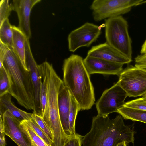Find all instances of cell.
Instances as JSON below:
<instances>
[{
    "instance_id": "obj_1",
    "label": "cell",
    "mask_w": 146,
    "mask_h": 146,
    "mask_svg": "<svg viewBox=\"0 0 146 146\" xmlns=\"http://www.w3.org/2000/svg\"><path fill=\"white\" fill-rule=\"evenodd\" d=\"M133 124L125 125L120 115L111 119L108 115L93 117L90 131L82 139V146H116L125 142L134 143Z\"/></svg>"
},
{
    "instance_id": "obj_2",
    "label": "cell",
    "mask_w": 146,
    "mask_h": 146,
    "mask_svg": "<svg viewBox=\"0 0 146 146\" xmlns=\"http://www.w3.org/2000/svg\"><path fill=\"white\" fill-rule=\"evenodd\" d=\"M63 81L81 110L90 109L95 103L94 88L90 74L80 56L72 54L63 62Z\"/></svg>"
},
{
    "instance_id": "obj_3",
    "label": "cell",
    "mask_w": 146,
    "mask_h": 146,
    "mask_svg": "<svg viewBox=\"0 0 146 146\" xmlns=\"http://www.w3.org/2000/svg\"><path fill=\"white\" fill-rule=\"evenodd\" d=\"M4 56V65L9 75L10 87L9 94L27 110H35L34 90L29 71L24 68L12 48L0 42Z\"/></svg>"
},
{
    "instance_id": "obj_4",
    "label": "cell",
    "mask_w": 146,
    "mask_h": 146,
    "mask_svg": "<svg viewBox=\"0 0 146 146\" xmlns=\"http://www.w3.org/2000/svg\"><path fill=\"white\" fill-rule=\"evenodd\" d=\"M106 42L115 49L132 59V41L127 21L121 16L105 19Z\"/></svg>"
},
{
    "instance_id": "obj_5",
    "label": "cell",
    "mask_w": 146,
    "mask_h": 146,
    "mask_svg": "<svg viewBox=\"0 0 146 146\" xmlns=\"http://www.w3.org/2000/svg\"><path fill=\"white\" fill-rule=\"evenodd\" d=\"M143 0H95L90 6L94 20L99 21L126 14L133 7L144 3Z\"/></svg>"
},
{
    "instance_id": "obj_6",
    "label": "cell",
    "mask_w": 146,
    "mask_h": 146,
    "mask_svg": "<svg viewBox=\"0 0 146 146\" xmlns=\"http://www.w3.org/2000/svg\"><path fill=\"white\" fill-rule=\"evenodd\" d=\"M119 76L117 82L128 96L136 97L146 93V71L135 66L129 65Z\"/></svg>"
},
{
    "instance_id": "obj_7",
    "label": "cell",
    "mask_w": 146,
    "mask_h": 146,
    "mask_svg": "<svg viewBox=\"0 0 146 146\" xmlns=\"http://www.w3.org/2000/svg\"><path fill=\"white\" fill-rule=\"evenodd\" d=\"M128 96L126 92L117 82L109 89L105 90L96 104L98 115L107 116L117 112L122 107Z\"/></svg>"
},
{
    "instance_id": "obj_8",
    "label": "cell",
    "mask_w": 146,
    "mask_h": 146,
    "mask_svg": "<svg viewBox=\"0 0 146 146\" xmlns=\"http://www.w3.org/2000/svg\"><path fill=\"white\" fill-rule=\"evenodd\" d=\"M101 29V26L87 22L71 31L68 37L69 51L74 52L80 47L89 46L99 37Z\"/></svg>"
},
{
    "instance_id": "obj_9",
    "label": "cell",
    "mask_w": 146,
    "mask_h": 146,
    "mask_svg": "<svg viewBox=\"0 0 146 146\" xmlns=\"http://www.w3.org/2000/svg\"><path fill=\"white\" fill-rule=\"evenodd\" d=\"M26 61L29 71L35 96V108L33 113L42 116L40 110V90L41 80L38 65L31 51L29 40L26 38L25 44Z\"/></svg>"
},
{
    "instance_id": "obj_10",
    "label": "cell",
    "mask_w": 146,
    "mask_h": 146,
    "mask_svg": "<svg viewBox=\"0 0 146 146\" xmlns=\"http://www.w3.org/2000/svg\"><path fill=\"white\" fill-rule=\"evenodd\" d=\"M0 118L2 119L5 135L10 137L18 146H32L29 136L20 126L21 122L7 111Z\"/></svg>"
},
{
    "instance_id": "obj_11",
    "label": "cell",
    "mask_w": 146,
    "mask_h": 146,
    "mask_svg": "<svg viewBox=\"0 0 146 146\" xmlns=\"http://www.w3.org/2000/svg\"><path fill=\"white\" fill-rule=\"evenodd\" d=\"M40 0H13L12 3L13 10L17 15L18 27L26 38L29 39L31 36L30 26V15L33 7Z\"/></svg>"
},
{
    "instance_id": "obj_12",
    "label": "cell",
    "mask_w": 146,
    "mask_h": 146,
    "mask_svg": "<svg viewBox=\"0 0 146 146\" xmlns=\"http://www.w3.org/2000/svg\"><path fill=\"white\" fill-rule=\"evenodd\" d=\"M84 62L90 75L97 73L119 76L123 70V64L87 56L84 59Z\"/></svg>"
},
{
    "instance_id": "obj_13",
    "label": "cell",
    "mask_w": 146,
    "mask_h": 146,
    "mask_svg": "<svg viewBox=\"0 0 146 146\" xmlns=\"http://www.w3.org/2000/svg\"><path fill=\"white\" fill-rule=\"evenodd\" d=\"M87 56L122 64H128L130 58L123 54L105 42L92 46L88 51Z\"/></svg>"
},
{
    "instance_id": "obj_14",
    "label": "cell",
    "mask_w": 146,
    "mask_h": 146,
    "mask_svg": "<svg viewBox=\"0 0 146 146\" xmlns=\"http://www.w3.org/2000/svg\"><path fill=\"white\" fill-rule=\"evenodd\" d=\"M70 93L63 83L60 88L58 95L59 115L64 130L69 138L72 137L70 132L69 124Z\"/></svg>"
},
{
    "instance_id": "obj_15",
    "label": "cell",
    "mask_w": 146,
    "mask_h": 146,
    "mask_svg": "<svg viewBox=\"0 0 146 146\" xmlns=\"http://www.w3.org/2000/svg\"><path fill=\"white\" fill-rule=\"evenodd\" d=\"M11 96L7 93L0 97V118L7 111L21 122L32 118V113L23 111L13 104L11 101Z\"/></svg>"
},
{
    "instance_id": "obj_16",
    "label": "cell",
    "mask_w": 146,
    "mask_h": 146,
    "mask_svg": "<svg viewBox=\"0 0 146 146\" xmlns=\"http://www.w3.org/2000/svg\"><path fill=\"white\" fill-rule=\"evenodd\" d=\"M13 38L12 48L25 70L29 71L26 64L25 44L26 38L24 34L19 28L12 26Z\"/></svg>"
},
{
    "instance_id": "obj_17",
    "label": "cell",
    "mask_w": 146,
    "mask_h": 146,
    "mask_svg": "<svg viewBox=\"0 0 146 146\" xmlns=\"http://www.w3.org/2000/svg\"><path fill=\"white\" fill-rule=\"evenodd\" d=\"M125 119L146 123V111L133 109L122 106L117 112Z\"/></svg>"
},
{
    "instance_id": "obj_18",
    "label": "cell",
    "mask_w": 146,
    "mask_h": 146,
    "mask_svg": "<svg viewBox=\"0 0 146 146\" xmlns=\"http://www.w3.org/2000/svg\"><path fill=\"white\" fill-rule=\"evenodd\" d=\"M12 27L8 18L0 24V42L11 48L13 38Z\"/></svg>"
},
{
    "instance_id": "obj_19",
    "label": "cell",
    "mask_w": 146,
    "mask_h": 146,
    "mask_svg": "<svg viewBox=\"0 0 146 146\" xmlns=\"http://www.w3.org/2000/svg\"><path fill=\"white\" fill-rule=\"evenodd\" d=\"M80 110L78 103L71 94L69 124L70 132L72 137L76 136V134L75 130V121L78 113Z\"/></svg>"
},
{
    "instance_id": "obj_20",
    "label": "cell",
    "mask_w": 146,
    "mask_h": 146,
    "mask_svg": "<svg viewBox=\"0 0 146 146\" xmlns=\"http://www.w3.org/2000/svg\"><path fill=\"white\" fill-rule=\"evenodd\" d=\"M20 125L29 136L32 146H50L37 134L26 120L21 122Z\"/></svg>"
},
{
    "instance_id": "obj_21",
    "label": "cell",
    "mask_w": 146,
    "mask_h": 146,
    "mask_svg": "<svg viewBox=\"0 0 146 146\" xmlns=\"http://www.w3.org/2000/svg\"><path fill=\"white\" fill-rule=\"evenodd\" d=\"M10 87L9 75L4 65L0 68V97L9 93Z\"/></svg>"
},
{
    "instance_id": "obj_22",
    "label": "cell",
    "mask_w": 146,
    "mask_h": 146,
    "mask_svg": "<svg viewBox=\"0 0 146 146\" xmlns=\"http://www.w3.org/2000/svg\"><path fill=\"white\" fill-rule=\"evenodd\" d=\"M26 121L39 136L49 145L52 146L53 144L52 141L32 118Z\"/></svg>"
},
{
    "instance_id": "obj_23",
    "label": "cell",
    "mask_w": 146,
    "mask_h": 146,
    "mask_svg": "<svg viewBox=\"0 0 146 146\" xmlns=\"http://www.w3.org/2000/svg\"><path fill=\"white\" fill-rule=\"evenodd\" d=\"M13 10L12 4H9L8 0H1L0 2V24L8 18Z\"/></svg>"
},
{
    "instance_id": "obj_24",
    "label": "cell",
    "mask_w": 146,
    "mask_h": 146,
    "mask_svg": "<svg viewBox=\"0 0 146 146\" xmlns=\"http://www.w3.org/2000/svg\"><path fill=\"white\" fill-rule=\"evenodd\" d=\"M123 106L133 109L146 111V101L142 97L125 102Z\"/></svg>"
},
{
    "instance_id": "obj_25",
    "label": "cell",
    "mask_w": 146,
    "mask_h": 146,
    "mask_svg": "<svg viewBox=\"0 0 146 146\" xmlns=\"http://www.w3.org/2000/svg\"><path fill=\"white\" fill-rule=\"evenodd\" d=\"M32 118L37 123L53 143L54 139L52 132L42 117L32 113Z\"/></svg>"
},
{
    "instance_id": "obj_26",
    "label": "cell",
    "mask_w": 146,
    "mask_h": 146,
    "mask_svg": "<svg viewBox=\"0 0 146 146\" xmlns=\"http://www.w3.org/2000/svg\"><path fill=\"white\" fill-rule=\"evenodd\" d=\"M82 136L76 133V136L69 139L64 146H82Z\"/></svg>"
},
{
    "instance_id": "obj_27",
    "label": "cell",
    "mask_w": 146,
    "mask_h": 146,
    "mask_svg": "<svg viewBox=\"0 0 146 146\" xmlns=\"http://www.w3.org/2000/svg\"><path fill=\"white\" fill-rule=\"evenodd\" d=\"M0 146H5L7 145L3 131V123L2 118L0 119Z\"/></svg>"
},
{
    "instance_id": "obj_28",
    "label": "cell",
    "mask_w": 146,
    "mask_h": 146,
    "mask_svg": "<svg viewBox=\"0 0 146 146\" xmlns=\"http://www.w3.org/2000/svg\"><path fill=\"white\" fill-rule=\"evenodd\" d=\"M134 59L136 64L146 63V54L138 55Z\"/></svg>"
},
{
    "instance_id": "obj_29",
    "label": "cell",
    "mask_w": 146,
    "mask_h": 146,
    "mask_svg": "<svg viewBox=\"0 0 146 146\" xmlns=\"http://www.w3.org/2000/svg\"><path fill=\"white\" fill-rule=\"evenodd\" d=\"M135 66L141 70L146 71V63L135 64Z\"/></svg>"
},
{
    "instance_id": "obj_30",
    "label": "cell",
    "mask_w": 146,
    "mask_h": 146,
    "mask_svg": "<svg viewBox=\"0 0 146 146\" xmlns=\"http://www.w3.org/2000/svg\"><path fill=\"white\" fill-rule=\"evenodd\" d=\"M140 52L141 54H146V39L142 46Z\"/></svg>"
},
{
    "instance_id": "obj_31",
    "label": "cell",
    "mask_w": 146,
    "mask_h": 146,
    "mask_svg": "<svg viewBox=\"0 0 146 146\" xmlns=\"http://www.w3.org/2000/svg\"><path fill=\"white\" fill-rule=\"evenodd\" d=\"M116 146H127L125 142H123L119 143Z\"/></svg>"
},
{
    "instance_id": "obj_32",
    "label": "cell",
    "mask_w": 146,
    "mask_h": 146,
    "mask_svg": "<svg viewBox=\"0 0 146 146\" xmlns=\"http://www.w3.org/2000/svg\"><path fill=\"white\" fill-rule=\"evenodd\" d=\"M142 97L146 101V93Z\"/></svg>"
},
{
    "instance_id": "obj_33",
    "label": "cell",
    "mask_w": 146,
    "mask_h": 146,
    "mask_svg": "<svg viewBox=\"0 0 146 146\" xmlns=\"http://www.w3.org/2000/svg\"><path fill=\"white\" fill-rule=\"evenodd\" d=\"M146 3V1H144V3Z\"/></svg>"
}]
</instances>
